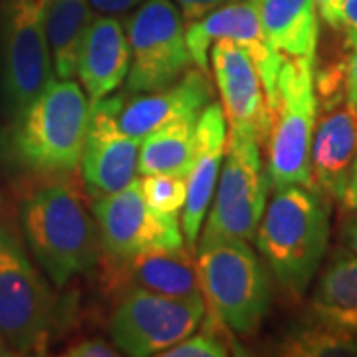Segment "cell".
Returning a JSON list of instances; mask_svg holds the SVG:
<instances>
[{"instance_id":"1","label":"cell","mask_w":357,"mask_h":357,"mask_svg":"<svg viewBox=\"0 0 357 357\" xmlns=\"http://www.w3.org/2000/svg\"><path fill=\"white\" fill-rule=\"evenodd\" d=\"M89 103L74 79H52L8 117L0 131V161L16 177L34 183L74 175L82 161Z\"/></svg>"},{"instance_id":"2","label":"cell","mask_w":357,"mask_h":357,"mask_svg":"<svg viewBox=\"0 0 357 357\" xmlns=\"http://www.w3.org/2000/svg\"><path fill=\"white\" fill-rule=\"evenodd\" d=\"M20 227L30 255L56 288H64L100 262L98 225L72 175L40 181L26 192Z\"/></svg>"},{"instance_id":"3","label":"cell","mask_w":357,"mask_h":357,"mask_svg":"<svg viewBox=\"0 0 357 357\" xmlns=\"http://www.w3.org/2000/svg\"><path fill=\"white\" fill-rule=\"evenodd\" d=\"M328 195L314 185L274 191L256 230L272 278L290 298H302L326 258L330 241Z\"/></svg>"},{"instance_id":"4","label":"cell","mask_w":357,"mask_h":357,"mask_svg":"<svg viewBox=\"0 0 357 357\" xmlns=\"http://www.w3.org/2000/svg\"><path fill=\"white\" fill-rule=\"evenodd\" d=\"M72 319L68 298L52 292L8 218L0 222V333L14 354L46 356Z\"/></svg>"},{"instance_id":"5","label":"cell","mask_w":357,"mask_h":357,"mask_svg":"<svg viewBox=\"0 0 357 357\" xmlns=\"http://www.w3.org/2000/svg\"><path fill=\"white\" fill-rule=\"evenodd\" d=\"M199 286L208 314L230 332L252 335L272 304V274L246 241L199 246Z\"/></svg>"},{"instance_id":"6","label":"cell","mask_w":357,"mask_h":357,"mask_svg":"<svg viewBox=\"0 0 357 357\" xmlns=\"http://www.w3.org/2000/svg\"><path fill=\"white\" fill-rule=\"evenodd\" d=\"M316 56L282 60L268 135V185L276 191L312 183V139L318 115Z\"/></svg>"},{"instance_id":"7","label":"cell","mask_w":357,"mask_h":357,"mask_svg":"<svg viewBox=\"0 0 357 357\" xmlns=\"http://www.w3.org/2000/svg\"><path fill=\"white\" fill-rule=\"evenodd\" d=\"M50 0H2L0 102L6 117L18 114L54 79L46 36Z\"/></svg>"},{"instance_id":"8","label":"cell","mask_w":357,"mask_h":357,"mask_svg":"<svg viewBox=\"0 0 357 357\" xmlns=\"http://www.w3.org/2000/svg\"><path fill=\"white\" fill-rule=\"evenodd\" d=\"M260 147L262 145L250 135H227L225 165L218 175L215 203L199 234V246L218 241L250 243L256 236L266 208L268 189Z\"/></svg>"},{"instance_id":"9","label":"cell","mask_w":357,"mask_h":357,"mask_svg":"<svg viewBox=\"0 0 357 357\" xmlns=\"http://www.w3.org/2000/svg\"><path fill=\"white\" fill-rule=\"evenodd\" d=\"M204 316L203 294L177 298L147 290H128L117 296L109 316V335L119 354L161 356L195 333Z\"/></svg>"},{"instance_id":"10","label":"cell","mask_w":357,"mask_h":357,"mask_svg":"<svg viewBox=\"0 0 357 357\" xmlns=\"http://www.w3.org/2000/svg\"><path fill=\"white\" fill-rule=\"evenodd\" d=\"M131 64L128 93L157 91L187 72L191 54L185 40L183 14L173 0H143L126 26Z\"/></svg>"},{"instance_id":"11","label":"cell","mask_w":357,"mask_h":357,"mask_svg":"<svg viewBox=\"0 0 357 357\" xmlns=\"http://www.w3.org/2000/svg\"><path fill=\"white\" fill-rule=\"evenodd\" d=\"M91 213L105 262H119L149 248H178L185 244L178 217L153 211L143 199L137 178L121 191L98 197Z\"/></svg>"},{"instance_id":"12","label":"cell","mask_w":357,"mask_h":357,"mask_svg":"<svg viewBox=\"0 0 357 357\" xmlns=\"http://www.w3.org/2000/svg\"><path fill=\"white\" fill-rule=\"evenodd\" d=\"M218 38L234 40L250 52L260 70L272 112L284 56L268 42L262 30L260 0H227L215 10L204 14L203 18L191 20L185 30V40L192 64L199 70L208 72V50Z\"/></svg>"},{"instance_id":"13","label":"cell","mask_w":357,"mask_h":357,"mask_svg":"<svg viewBox=\"0 0 357 357\" xmlns=\"http://www.w3.org/2000/svg\"><path fill=\"white\" fill-rule=\"evenodd\" d=\"M211 48L213 76L230 133L250 135L264 147L272 112L255 58L243 44L230 38H218Z\"/></svg>"},{"instance_id":"14","label":"cell","mask_w":357,"mask_h":357,"mask_svg":"<svg viewBox=\"0 0 357 357\" xmlns=\"http://www.w3.org/2000/svg\"><path fill=\"white\" fill-rule=\"evenodd\" d=\"M126 98L107 96L89 105V123L82 151V178L96 197L126 189L135 178L141 139L119 128V112Z\"/></svg>"},{"instance_id":"15","label":"cell","mask_w":357,"mask_h":357,"mask_svg":"<svg viewBox=\"0 0 357 357\" xmlns=\"http://www.w3.org/2000/svg\"><path fill=\"white\" fill-rule=\"evenodd\" d=\"M103 288L114 296L128 290H147L165 296H199V264L192 248H149L119 262L102 260Z\"/></svg>"},{"instance_id":"16","label":"cell","mask_w":357,"mask_h":357,"mask_svg":"<svg viewBox=\"0 0 357 357\" xmlns=\"http://www.w3.org/2000/svg\"><path fill=\"white\" fill-rule=\"evenodd\" d=\"M227 149V117L218 103H206L199 114L195 128V159L187 175V201L183 206V236L192 250L197 248L199 234L206 211L213 201V191L218 181V171L225 161Z\"/></svg>"},{"instance_id":"17","label":"cell","mask_w":357,"mask_h":357,"mask_svg":"<svg viewBox=\"0 0 357 357\" xmlns=\"http://www.w3.org/2000/svg\"><path fill=\"white\" fill-rule=\"evenodd\" d=\"M213 96L206 72L187 70L171 86L149 93H135L119 112V128L129 137L143 139L147 133L163 128L169 121L185 115L201 114Z\"/></svg>"},{"instance_id":"18","label":"cell","mask_w":357,"mask_h":357,"mask_svg":"<svg viewBox=\"0 0 357 357\" xmlns=\"http://www.w3.org/2000/svg\"><path fill=\"white\" fill-rule=\"evenodd\" d=\"M357 159V105L335 100L324 105V115L312 139V183L340 199Z\"/></svg>"},{"instance_id":"19","label":"cell","mask_w":357,"mask_h":357,"mask_svg":"<svg viewBox=\"0 0 357 357\" xmlns=\"http://www.w3.org/2000/svg\"><path fill=\"white\" fill-rule=\"evenodd\" d=\"M131 64L126 28L117 18H91L77 54L76 76L91 103L112 96L128 77Z\"/></svg>"},{"instance_id":"20","label":"cell","mask_w":357,"mask_h":357,"mask_svg":"<svg viewBox=\"0 0 357 357\" xmlns=\"http://www.w3.org/2000/svg\"><path fill=\"white\" fill-rule=\"evenodd\" d=\"M310 316L357 335V255L337 250L319 274Z\"/></svg>"},{"instance_id":"21","label":"cell","mask_w":357,"mask_h":357,"mask_svg":"<svg viewBox=\"0 0 357 357\" xmlns=\"http://www.w3.org/2000/svg\"><path fill=\"white\" fill-rule=\"evenodd\" d=\"M260 22L268 42L286 58L316 56V0H260Z\"/></svg>"},{"instance_id":"22","label":"cell","mask_w":357,"mask_h":357,"mask_svg":"<svg viewBox=\"0 0 357 357\" xmlns=\"http://www.w3.org/2000/svg\"><path fill=\"white\" fill-rule=\"evenodd\" d=\"M197 119L199 114L185 115L147 133L139 145L137 171L141 175L173 173L187 177L195 159Z\"/></svg>"},{"instance_id":"23","label":"cell","mask_w":357,"mask_h":357,"mask_svg":"<svg viewBox=\"0 0 357 357\" xmlns=\"http://www.w3.org/2000/svg\"><path fill=\"white\" fill-rule=\"evenodd\" d=\"M91 22L89 0H50L46 10V36L52 68L58 79L76 76L77 54Z\"/></svg>"},{"instance_id":"24","label":"cell","mask_w":357,"mask_h":357,"mask_svg":"<svg viewBox=\"0 0 357 357\" xmlns=\"http://www.w3.org/2000/svg\"><path fill=\"white\" fill-rule=\"evenodd\" d=\"M278 354L288 357H354L357 356V335L310 318L306 326L284 337Z\"/></svg>"},{"instance_id":"25","label":"cell","mask_w":357,"mask_h":357,"mask_svg":"<svg viewBox=\"0 0 357 357\" xmlns=\"http://www.w3.org/2000/svg\"><path fill=\"white\" fill-rule=\"evenodd\" d=\"M141 192L147 204L159 215L178 217L187 201V177L173 173L143 175L139 181Z\"/></svg>"},{"instance_id":"26","label":"cell","mask_w":357,"mask_h":357,"mask_svg":"<svg viewBox=\"0 0 357 357\" xmlns=\"http://www.w3.org/2000/svg\"><path fill=\"white\" fill-rule=\"evenodd\" d=\"M204 321V319H203ZM229 330L225 324H217V318L208 314L204 321V330L199 333H191L189 337L181 340L178 344L165 349L163 357H227L229 344L222 340L220 332Z\"/></svg>"},{"instance_id":"27","label":"cell","mask_w":357,"mask_h":357,"mask_svg":"<svg viewBox=\"0 0 357 357\" xmlns=\"http://www.w3.org/2000/svg\"><path fill=\"white\" fill-rule=\"evenodd\" d=\"M66 357H117L119 349L115 345H109L105 340L100 337H82L74 344L66 347L62 351Z\"/></svg>"},{"instance_id":"28","label":"cell","mask_w":357,"mask_h":357,"mask_svg":"<svg viewBox=\"0 0 357 357\" xmlns=\"http://www.w3.org/2000/svg\"><path fill=\"white\" fill-rule=\"evenodd\" d=\"M345 48H347V56L344 60L345 98L357 105V34L351 30H345Z\"/></svg>"},{"instance_id":"29","label":"cell","mask_w":357,"mask_h":357,"mask_svg":"<svg viewBox=\"0 0 357 357\" xmlns=\"http://www.w3.org/2000/svg\"><path fill=\"white\" fill-rule=\"evenodd\" d=\"M178 6L181 14L191 22V20H199L204 14L215 10L217 6L225 4L227 0H173Z\"/></svg>"},{"instance_id":"30","label":"cell","mask_w":357,"mask_h":357,"mask_svg":"<svg viewBox=\"0 0 357 357\" xmlns=\"http://www.w3.org/2000/svg\"><path fill=\"white\" fill-rule=\"evenodd\" d=\"M337 201L344 204L345 211H349V213L357 211V159L354 161V165H351V171H349L347 181H345L344 185V191H342Z\"/></svg>"},{"instance_id":"31","label":"cell","mask_w":357,"mask_h":357,"mask_svg":"<svg viewBox=\"0 0 357 357\" xmlns=\"http://www.w3.org/2000/svg\"><path fill=\"white\" fill-rule=\"evenodd\" d=\"M143 0H89V4L102 14H123L139 6Z\"/></svg>"},{"instance_id":"32","label":"cell","mask_w":357,"mask_h":357,"mask_svg":"<svg viewBox=\"0 0 357 357\" xmlns=\"http://www.w3.org/2000/svg\"><path fill=\"white\" fill-rule=\"evenodd\" d=\"M319 16L332 26V28H342V4L344 0H316Z\"/></svg>"},{"instance_id":"33","label":"cell","mask_w":357,"mask_h":357,"mask_svg":"<svg viewBox=\"0 0 357 357\" xmlns=\"http://www.w3.org/2000/svg\"><path fill=\"white\" fill-rule=\"evenodd\" d=\"M340 238L347 246V250L357 255V211H351V215L344 220L340 229Z\"/></svg>"},{"instance_id":"34","label":"cell","mask_w":357,"mask_h":357,"mask_svg":"<svg viewBox=\"0 0 357 357\" xmlns=\"http://www.w3.org/2000/svg\"><path fill=\"white\" fill-rule=\"evenodd\" d=\"M342 26L357 34V0H344L342 4Z\"/></svg>"},{"instance_id":"35","label":"cell","mask_w":357,"mask_h":357,"mask_svg":"<svg viewBox=\"0 0 357 357\" xmlns=\"http://www.w3.org/2000/svg\"><path fill=\"white\" fill-rule=\"evenodd\" d=\"M14 351L8 347V344L4 342V337H2V333H0V357H6V356H13Z\"/></svg>"}]
</instances>
